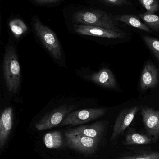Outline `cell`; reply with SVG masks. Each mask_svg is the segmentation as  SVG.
Here are the masks:
<instances>
[{"label": "cell", "mask_w": 159, "mask_h": 159, "mask_svg": "<svg viewBox=\"0 0 159 159\" xmlns=\"http://www.w3.org/2000/svg\"><path fill=\"white\" fill-rule=\"evenodd\" d=\"M114 18L126 23L129 26L147 32L151 33L152 31L145 23L141 21L140 18L134 15H122L114 16Z\"/></svg>", "instance_id": "cell-14"}, {"label": "cell", "mask_w": 159, "mask_h": 159, "mask_svg": "<svg viewBox=\"0 0 159 159\" xmlns=\"http://www.w3.org/2000/svg\"><path fill=\"white\" fill-rule=\"evenodd\" d=\"M148 13L154 14L159 10V0H139Z\"/></svg>", "instance_id": "cell-20"}, {"label": "cell", "mask_w": 159, "mask_h": 159, "mask_svg": "<svg viewBox=\"0 0 159 159\" xmlns=\"http://www.w3.org/2000/svg\"><path fill=\"white\" fill-rule=\"evenodd\" d=\"M105 129L104 122L99 121L91 125H82L70 130L100 141L103 135Z\"/></svg>", "instance_id": "cell-13"}, {"label": "cell", "mask_w": 159, "mask_h": 159, "mask_svg": "<svg viewBox=\"0 0 159 159\" xmlns=\"http://www.w3.org/2000/svg\"><path fill=\"white\" fill-rule=\"evenodd\" d=\"M104 2L111 5L121 6L128 5L130 4L127 0H102Z\"/></svg>", "instance_id": "cell-22"}, {"label": "cell", "mask_w": 159, "mask_h": 159, "mask_svg": "<svg viewBox=\"0 0 159 159\" xmlns=\"http://www.w3.org/2000/svg\"><path fill=\"white\" fill-rule=\"evenodd\" d=\"M141 115L145 128L151 140H157L159 138V110L144 107Z\"/></svg>", "instance_id": "cell-9"}, {"label": "cell", "mask_w": 159, "mask_h": 159, "mask_svg": "<svg viewBox=\"0 0 159 159\" xmlns=\"http://www.w3.org/2000/svg\"><path fill=\"white\" fill-rule=\"evenodd\" d=\"M73 20L76 23L82 25L96 26L118 31H121L118 29L111 15L103 10H80L74 13Z\"/></svg>", "instance_id": "cell-2"}, {"label": "cell", "mask_w": 159, "mask_h": 159, "mask_svg": "<svg viewBox=\"0 0 159 159\" xmlns=\"http://www.w3.org/2000/svg\"><path fill=\"white\" fill-rule=\"evenodd\" d=\"M33 1L40 4H46L57 2L60 0H33Z\"/></svg>", "instance_id": "cell-23"}, {"label": "cell", "mask_w": 159, "mask_h": 159, "mask_svg": "<svg viewBox=\"0 0 159 159\" xmlns=\"http://www.w3.org/2000/svg\"><path fill=\"white\" fill-rule=\"evenodd\" d=\"M13 108L8 107L0 115V148L4 146L13 127Z\"/></svg>", "instance_id": "cell-10"}, {"label": "cell", "mask_w": 159, "mask_h": 159, "mask_svg": "<svg viewBox=\"0 0 159 159\" xmlns=\"http://www.w3.org/2000/svg\"><path fill=\"white\" fill-rule=\"evenodd\" d=\"M139 110L138 106L123 109L118 116L113 127L111 141L114 142L130 126Z\"/></svg>", "instance_id": "cell-7"}, {"label": "cell", "mask_w": 159, "mask_h": 159, "mask_svg": "<svg viewBox=\"0 0 159 159\" xmlns=\"http://www.w3.org/2000/svg\"><path fill=\"white\" fill-rule=\"evenodd\" d=\"M152 142L151 138L136 132L129 133L125 137L124 144L125 145H148Z\"/></svg>", "instance_id": "cell-16"}, {"label": "cell", "mask_w": 159, "mask_h": 159, "mask_svg": "<svg viewBox=\"0 0 159 159\" xmlns=\"http://www.w3.org/2000/svg\"><path fill=\"white\" fill-rule=\"evenodd\" d=\"M74 30L79 34L107 38H119L125 37L126 34L121 31L113 30L96 26L82 24H74Z\"/></svg>", "instance_id": "cell-8"}, {"label": "cell", "mask_w": 159, "mask_h": 159, "mask_svg": "<svg viewBox=\"0 0 159 159\" xmlns=\"http://www.w3.org/2000/svg\"><path fill=\"white\" fill-rule=\"evenodd\" d=\"M9 28L16 37H20L28 30V27L25 23L20 19H15L9 23Z\"/></svg>", "instance_id": "cell-18"}, {"label": "cell", "mask_w": 159, "mask_h": 159, "mask_svg": "<svg viewBox=\"0 0 159 159\" xmlns=\"http://www.w3.org/2000/svg\"><path fill=\"white\" fill-rule=\"evenodd\" d=\"M68 147L84 155H91L96 151L100 141L69 130L65 132Z\"/></svg>", "instance_id": "cell-4"}, {"label": "cell", "mask_w": 159, "mask_h": 159, "mask_svg": "<svg viewBox=\"0 0 159 159\" xmlns=\"http://www.w3.org/2000/svg\"><path fill=\"white\" fill-rule=\"evenodd\" d=\"M33 24L36 35L44 46L54 59L60 60L62 56L61 45L56 34L37 18H34Z\"/></svg>", "instance_id": "cell-3"}, {"label": "cell", "mask_w": 159, "mask_h": 159, "mask_svg": "<svg viewBox=\"0 0 159 159\" xmlns=\"http://www.w3.org/2000/svg\"><path fill=\"white\" fill-rule=\"evenodd\" d=\"M143 39L159 61V40L148 35L143 36Z\"/></svg>", "instance_id": "cell-19"}, {"label": "cell", "mask_w": 159, "mask_h": 159, "mask_svg": "<svg viewBox=\"0 0 159 159\" xmlns=\"http://www.w3.org/2000/svg\"><path fill=\"white\" fill-rule=\"evenodd\" d=\"M138 16L148 28L153 30L159 32V16L157 15L146 12L139 14Z\"/></svg>", "instance_id": "cell-17"}, {"label": "cell", "mask_w": 159, "mask_h": 159, "mask_svg": "<svg viewBox=\"0 0 159 159\" xmlns=\"http://www.w3.org/2000/svg\"><path fill=\"white\" fill-rule=\"evenodd\" d=\"M107 111L105 108H89L75 110L67 115L61 126L78 125L88 123L102 116Z\"/></svg>", "instance_id": "cell-6"}, {"label": "cell", "mask_w": 159, "mask_h": 159, "mask_svg": "<svg viewBox=\"0 0 159 159\" xmlns=\"http://www.w3.org/2000/svg\"><path fill=\"white\" fill-rule=\"evenodd\" d=\"M117 159H159V152H149L141 153L133 156L120 157Z\"/></svg>", "instance_id": "cell-21"}, {"label": "cell", "mask_w": 159, "mask_h": 159, "mask_svg": "<svg viewBox=\"0 0 159 159\" xmlns=\"http://www.w3.org/2000/svg\"><path fill=\"white\" fill-rule=\"evenodd\" d=\"M43 139L45 146L49 149H57L63 145V136L58 131L48 133L45 134Z\"/></svg>", "instance_id": "cell-15"}, {"label": "cell", "mask_w": 159, "mask_h": 159, "mask_svg": "<svg viewBox=\"0 0 159 159\" xmlns=\"http://www.w3.org/2000/svg\"><path fill=\"white\" fill-rule=\"evenodd\" d=\"M89 78L93 82L104 88L113 89L117 88L115 76L107 68H102L99 71L93 73L89 76Z\"/></svg>", "instance_id": "cell-12"}, {"label": "cell", "mask_w": 159, "mask_h": 159, "mask_svg": "<svg viewBox=\"0 0 159 159\" xmlns=\"http://www.w3.org/2000/svg\"><path fill=\"white\" fill-rule=\"evenodd\" d=\"M77 105H65L53 109L45 115L37 123L35 127L38 131H43L58 126L67 115L76 109Z\"/></svg>", "instance_id": "cell-5"}, {"label": "cell", "mask_w": 159, "mask_h": 159, "mask_svg": "<svg viewBox=\"0 0 159 159\" xmlns=\"http://www.w3.org/2000/svg\"><path fill=\"white\" fill-rule=\"evenodd\" d=\"M3 71L7 89L10 93H16L20 87L21 73L17 55L13 47L8 46L6 49Z\"/></svg>", "instance_id": "cell-1"}, {"label": "cell", "mask_w": 159, "mask_h": 159, "mask_svg": "<svg viewBox=\"0 0 159 159\" xmlns=\"http://www.w3.org/2000/svg\"><path fill=\"white\" fill-rule=\"evenodd\" d=\"M159 81V72L156 66L152 63H148L145 66L141 75L140 88L142 90L157 87Z\"/></svg>", "instance_id": "cell-11"}]
</instances>
